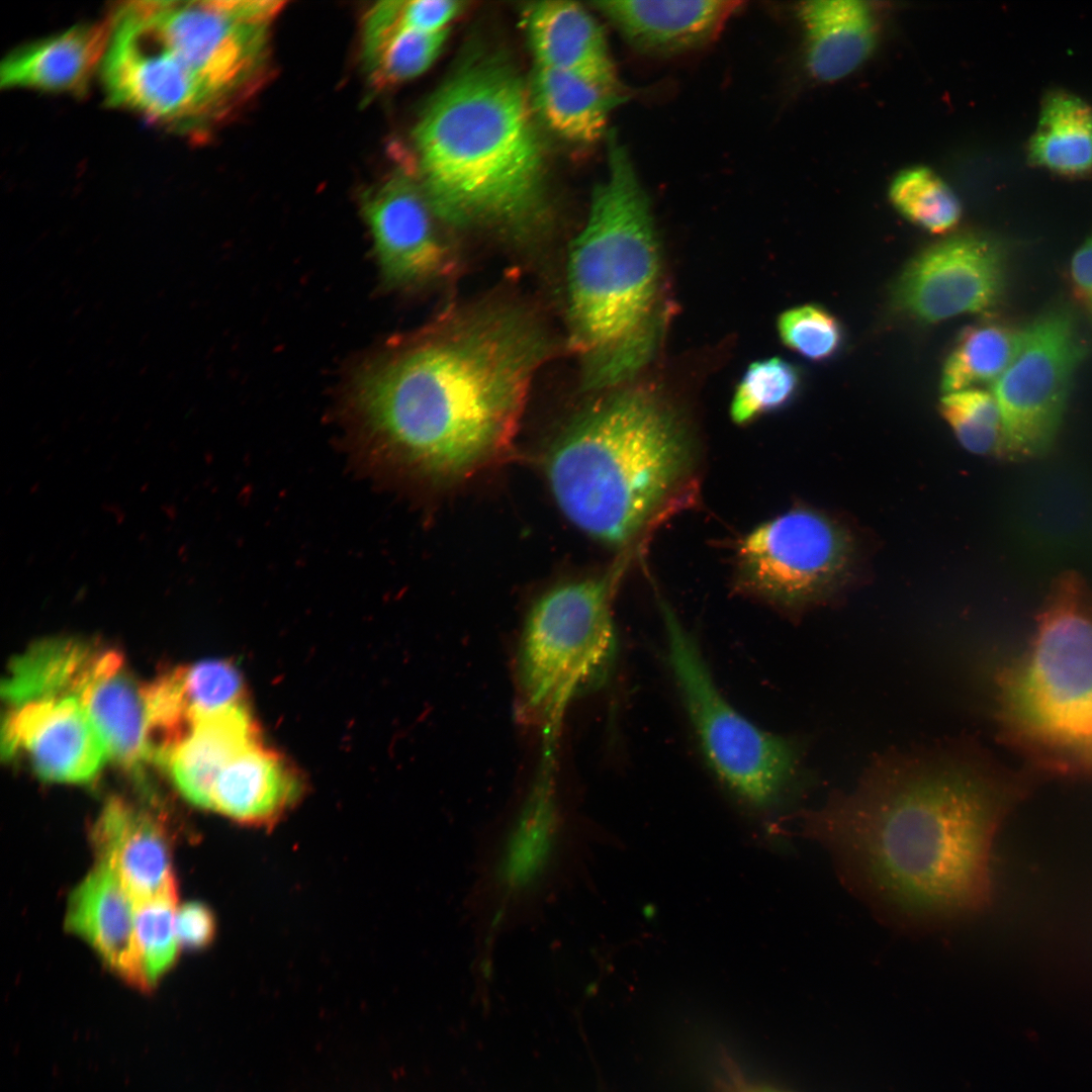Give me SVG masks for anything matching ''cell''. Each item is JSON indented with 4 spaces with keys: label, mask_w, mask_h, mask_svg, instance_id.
<instances>
[{
    "label": "cell",
    "mask_w": 1092,
    "mask_h": 1092,
    "mask_svg": "<svg viewBox=\"0 0 1092 1092\" xmlns=\"http://www.w3.org/2000/svg\"><path fill=\"white\" fill-rule=\"evenodd\" d=\"M1012 782L969 739L889 752L849 793L799 815L848 888L900 929L933 930L978 911L992 833Z\"/></svg>",
    "instance_id": "obj_1"
},
{
    "label": "cell",
    "mask_w": 1092,
    "mask_h": 1092,
    "mask_svg": "<svg viewBox=\"0 0 1092 1092\" xmlns=\"http://www.w3.org/2000/svg\"><path fill=\"white\" fill-rule=\"evenodd\" d=\"M552 351L528 308L477 304L365 372L356 405L385 457L431 478L465 477L509 448Z\"/></svg>",
    "instance_id": "obj_2"
},
{
    "label": "cell",
    "mask_w": 1092,
    "mask_h": 1092,
    "mask_svg": "<svg viewBox=\"0 0 1092 1092\" xmlns=\"http://www.w3.org/2000/svg\"><path fill=\"white\" fill-rule=\"evenodd\" d=\"M529 89L503 57L467 58L413 129L414 170L440 219L526 243L549 218L544 148Z\"/></svg>",
    "instance_id": "obj_3"
},
{
    "label": "cell",
    "mask_w": 1092,
    "mask_h": 1092,
    "mask_svg": "<svg viewBox=\"0 0 1092 1092\" xmlns=\"http://www.w3.org/2000/svg\"><path fill=\"white\" fill-rule=\"evenodd\" d=\"M608 164L566 264L568 341L590 390L635 375L652 355L660 325L661 258L650 202L615 131Z\"/></svg>",
    "instance_id": "obj_4"
},
{
    "label": "cell",
    "mask_w": 1092,
    "mask_h": 1092,
    "mask_svg": "<svg viewBox=\"0 0 1092 1092\" xmlns=\"http://www.w3.org/2000/svg\"><path fill=\"white\" fill-rule=\"evenodd\" d=\"M695 446L655 395L623 390L578 414L549 450L545 471L563 515L610 544L634 538L691 471Z\"/></svg>",
    "instance_id": "obj_5"
},
{
    "label": "cell",
    "mask_w": 1092,
    "mask_h": 1092,
    "mask_svg": "<svg viewBox=\"0 0 1092 1092\" xmlns=\"http://www.w3.org/2000/svg\"><path fill=\"white\" fill-rule=\"evenodd\" d=\"M1003 736L1036 764L1092 775V600L1082 579L1054 583L1025 651L997 679Z\"/></svg>",
    "instance_id": "obj_6"
},
{
    "label": "cell",
    "mask_w": 1092,
    "mask_h": 1092,
    "mask_svg": "<svg viewBox=\"0 0 1092 1092\" xmlns=\"http://www.w3.org/2000/svg\"><path fill=\"white\" fill-rule=\"evenodd\" d=\"M619 841L570 819L545 783L508 818L480 833L465 906L477 975H491L503 936L534 923L557 898L585 881L596 846Z\"/></svg>",
    "instance_id": "obj_7"
},
{
    "label": "cell",
    "mask_w": 1092,
    "mask_h": 1092,
    "mask_svg": "<svg viewBox=\"0 0 1092 1092\" xmlns=\"http://www.w3.org/2000/svg\"><path fill=\"white\" fill-rule=\"evenodd\" d=\"M667 659L699 743L715 775L745 805L765 812L803 783L800 746L766 732L719 692L696 638L660 604Z\"/></svg>",
    "instance_id": "obj_8"
},
{
    "label": "cell",
    "mask_w": 1092,
    "mask_h": 1092,
    "mask_svg": "<svg viewBox=\"0 0 1092 1092\" xmlns=\"http://www.w3.org/2000/svg\"><path fill=\"white\" fill-rule=\"evenodd\" d=\"M623 567L559 583L535 601L517 656L528 708L553 712L607 677L617 649L611 605Z\"/></svg>",
    "instance_id": "obj_9"
},
{
    "label": "cell",
    "mask_w": 1092,
    "mask_h": 1092,
    "mask_svg": "<svg viewBox=\"0 0 1092 1092\" xmlns=\"http://www.w3.org/2000/svg\"><path fill=\"white\" fill-rule=\"evenodd\" d=\"M128 6L147 31L197 80L223 116L266 81L271 31L284 2L139 1Z\"/></svg>",
    "instance_id": "obj_10"
},
{
    "label": "cell",
    "mask_w": 1092,
    "mask_h": 1092,
    "mask_svg": "<svg viewBox=\"0 0 1092 1092\" xmlns=\"http://www.w3.org/2000/svg\"><path fill=\"white\" fill-rule=\"evenodd\" d=\"M852 555L845 529L820 512L796 508L762 523L740 541L738 581L756 597L801 611L838 589Z\"/></svg>",
    "instance_id": "obj_11"
},
{
    "label": "cell",
    "mask_w": 1092,
    "mask_h": 1092,
    "mask_svg": "<svg viewBox=\"0 0 1092 1092\" xmlns=\"http://www.w3.org/2000/svg\"><path fill=\"white\" fill-rule=\"evenodd\" d=\"M1085 350L1067 307H1053L1022 329L1013 360L992 384L1004 454L1033 457L1050 448Z\"/></svg>",
    "instance_id": "obj_12"
},
{
    "label": "cell",
    "mask_w": 1092,
    "mask_h": 1092,
    "mask_svg": "<svg viewBox=\"0 0 1092 1092\" xmlns=\"http://www.w3.org/2000/svg\"><path fill=\"white\" fill-rule=\"evenodd\" d=\"M108 102L178 129L223 116L197 80L143 26L126 4L114 13L100 68Z\"/></svg>",
    "instance_id": "obj_13"
},
{
    "label": "cell",
    "mask_w": 1092,
    "mask_h": 1092,
    "mask_svg": "<svg viewBox=\"0 0 1092 1092\" xmlns=\"http://www.w3.org/2000/svg\"><path fill=\"white\" fill-rule=\"evenodd\" d=\"M1003 250L979 235H960L929 246L912 259L894 284V305L923 323L984 312L1001 298Z\"/></svg>",
    "instance_id": "obj_14"
},
{
    "label": "cell",
    "mask_w": 1092,
    "mask_h": 1092,
    "mask_svg": "<svg viewBox=\"0 0 1092 1092\" xmlns=\"http://www.w3.org/2000/svg\"><path fill=\"white\" fill-rule=\"evenodd\" d=\"M362 211L388 283L420 285L453 271L455 252L438 228L443 221L412 172L398 171L366 192Z\"/></svg>",
    "instance_id": "obj_15"
},
{
    "label": "cell",
    "mask_w": 1092,
    "mask_h": 1092,
    "mask_svg": "<svg viewBox=\"0 0 1092 1092\" xmlns=\"http://www.w3.org/2000/svg\"><path fill=\"white\" fill-rule=\"evenodd\" d=\"M1 752L23 754L42 780L84 783L109 758L103 737L76 697L38 699L8 707Z\"/></svg>",
    "instance_id": "obj_16"
},
{
    "label": "cell",
    "mask_w": 1092,
    "mask_h": 1092,
    "mask_svg": "<svg viewBox=\"0 0 1092 1092\" xmlns=\"http://www.w3.org/2000/svg\"><path fill=\"white\" fill-rule=\"evenodd\" d=\"M639 52L669 56L707 46L742 5L722 0L593 2Z\"/></svg>",
    "instance_id": "obj_17"
},
{
    "label": "cell",
    "mask_w": 1092,
    "mask_h": 1092,
    "mask_svg": "<svg viewBox=\"0 0 1092 1092\" xmlns=\"http://www.w3.org/2000/svg\"><path fill=\"white\" fill-rule=\"evenodd\" d=\"M66 926L86 940L106 966L133 986L147 988L134 931V902L104 861L73 891Z\"/></svg>",
    "instance_id": "obj_18"
},
{
    "label": "cell",
    "mask_w": 1092,
    "mask_h": 1092,
    "mask_svg": "<svg viewBox=\"0 0 1092 1092\" xmlns=\"http://www.w3.org/2000/svg\"><path fill=\"white\" fill-rule=\"evenodd\" d=\"M93 842L133 902L177 892L168 842L147 812L112 798L97 818Z\"/></svg>",
    "instance_id": "obj_19"
},
{
    "label": "cell",
    "mask_w": 1092,
    "mask_h": 1092,
    "mask_svg": "<svg viewBox=\"0 0 1092 1092\" xmlns=\"http://www.w3.org/2000/svg\"><path fill=\"white\" fill-rule=\"evenodd\" d=\"M298 775L261 740L237 754L216 777L209 810L257 828L276 825L299 801Z\"/></svg>",
    "instance_id": "obj_20"
},
{
    "label": "cell",
    "mask_w": 1092,
    "mask_h": 1092,
    "mask_svg": "<svg viewBox=\"0 0 1092 1092\" xmlns=\"http://www.w3.org/2000/svg\"><path fill=\"white\" fill-rule=\"evenodd\" d=\"M110 24H76L11 52L0 68L2 88L82 94L100 71Z\"/></svg>",
    "instance_id": "obj_21"
},
{
    "label": "cell",
    "mask_w": 1092,
    "mask_h": 1092,
    "mask_svg": "<svg viewBox=\"0 0 1092 1092\" xmlns=\"http://www.w3.org/2000/svg\"><path fill=\"white\" fill-rule=\"evenodd\" d=\"M523 23L536 66L620 84L602 27L578 3H530Z\"/></svg>",
    "instance_id": "obj_22"
},
{
    "label": "cell",
    "mask_w": 1092,
    "mask_h": 1092,
    "mask_svg": "<svg viewBox=\"0 0 1092 1092\" xmlns=\"http://www.w3.org/2000/svg\"><path fill=\"white\" fill-rule=\"evenodd\" d=\"M798 14L805 34L806 65L818 81L847 77L875 49L877 25L863 1H806L800 4Z\"/></svg>",
    "instance_id": "obj_23"
},
{
    "label": "cell",
    "mask_w": 1092,
    "mask_h": 1092,
    "mask_svg": "<svg viewBox=\"0 0 1092 1092\" xmlns=\"http://www.w3.org/2000/svg\"><path fill=\"white\" fill-rule=\"evenodd\" d=\"M259 740L258 727L244 703L231 706L197 717L165 768L186 800L208 809L221 769Z\"/></svg>",
    "instance_id": "obj_24"
},
{
    "label": "cell",
    "mask_w": 1092,
    "mask_h": 1092,
    "mask_svg": "<svg viewBox=\"0 0 1092 1092\" xmlns=\"http://www.w3.org/2000/svg\"><path fill=\"white\" fill-rule=\"evenodd\" d=\"M536 116L559 136L579 144L600 139L609 113L623 103L621 84L536 66L529 87Z\"/></svg>",
    "instance_id": "obj_25"
},
{
    "label": "cell",
    "mask_w": 1092,
    "mask_h": 1092,
    "mask_svg": "<svg viewBox=\"0 0 1092 1092\" xmlns=\"http://www.w3.org/2000/svg\"><path fill=\"white\" fill-rule=\"evenodd\" d=\"M80 701L103 737L109 757L125 768L146 760L143 688L123 668L120 653L106 648Z\"/></svg>",
    "instance_id": "obj_26"
},
{
    "label": "cell",
    "mask_w": 1092,
    "mask_h": 1092,
    "mask_svg": "<svg viewBox=\"0 0 1092 1092\" xmlns=\"http://www.w3.org/2000/svg\"><path fill=\"white\" fill-rule=\"evenodd\" d=\"M103 649L74 638L38 641L11 660L1 696L8 707L47 698L79 699Z\"/></svg>",
    "instance_id": "obj_27"
},
{
    "label": "cell",
    "mask_w": 1092,
    "mask_h": 1092,
    "mask_svg": "<svg viewBox=\"0 0 1092 1092\" xmlns=\"http://www.w3.org/2000/svg\"><path fill=\"white\" fill-rule=\"evenodd\" d=\"M448 29L425 32L394 20L393 0L381 1L364 15L362 58L372 85L384 89L408 81L429 69L440 55Z\"/></svg>",
    "instance_id": "obj_28"
},
{
    "label": "cell",
    "mask_w": 1092,
    "mask_h": 1092,
    "mask_svg": "<svg viewBox=\"0 0 1092 1092\" xmlns=\"http://www.w3.org/2000/svg\"><path fill=\"white\" fill-rule=\"evenodd\" d=\"M1027 160L1065 177L1092 173V107L1076 95L1053 90L1042 98Z\"/></svg>",
    "instance_id": "obj_29"
},
{
    "label": "cell",
    "mask_w": 1092,
    "mask_h": 1092,
    "mask_svg": "<svg viewBox=\"0 0 1092 1092\" xmlns=\"http://www.w3.org/2000/svg\"><path fill=\"white\" fill-rule=\"evenodd\" d=\"M1022 330L1003 324L980 323L958 337L942 367L940 387L944 393L993 384L1013 360Z\"/></svg>",
    "instance_id": "obj_30"
},
{
    "label": "cell",
    "mask_w": 1092,
    "mask_h": 1092,
    "mask_svg": "<svg viewBox=\"0 0 1092 1092\" xmlns=\"http://www.w3.org/2000/svg\"><path fill=\"white\" fill-rule=\"evenodd\" d=\"M889 197L902 216L932 234H945L961 219L962 206L956 193L926 167L899 172L890 184Z\"/></svg>",
    "instance_id": "obj_31"
},
{
    "label": "cell",
    "mask_w": 1092,
    "mask_h": 1092,
    "mask_svg": "<svg viewBox=\"0 0 1092 1092\" xmlns=\"http://www.w3.org/2000/svg\"><path fill=\"white\" fill-rule=\"evenodd\" d=\"M801 383L796 366L780 357L754 361L738 382L730 404V417L738 425L785 407Z\"/></svg>",
    "instance_id": "obj_32"
},
{
    "label": "cell",
    "mask_w": 1092,
    "mask_h": 1092,
    "mask_svg": "<svg viewBox=\"0 0 1092 1092\" xmlns=\"http://www.w3.org/2000/svg\"><path fill=\"white\" fill-rule=\"evenodd\" d=\"M939 411L967 451L1004 454L1000 412L991 391L977 387L945 393Z\"/></svg>",
    "instance_id": "obj_33"
},
{
    "label": "cell",
    "mask_w": 1092,
    "mask_h": 1092,
    "mask_svg": "<svg viewBox=\"0 0 1092 1092\" xmlns=\"http://www.w3.org/2000/svg\"><path fill=\"white\" fill-rule=\"evenodd\" d=\"M177 892L134 902V931L148 986L174 964L178 949L175 906Z\"/></svg>",
    "instance_id": "obj_34"
},
{
    "label": "cell",
    "mask_w": 1092,
    "mask_h": 1092,
    "mask_svg": "<svg viewBox=\"0 0 1092 1092\" xmlns=\"http://www.w3.org/2000/svg\"><path fill=\"white\" fill-rule=\"evenodd\" d=\"M777 329L787 348L815 362L835 355L843 339L837 317L825 307L814 303L785 310L778 317Z\"/></svg>",
    "instance_id": "obj_35"
},
{
    "label": "cell",
    "mask_w": 1092,
    "mask_h": 1092,
    "mask_svg": "<svg viewBox=\"0 0 1092 1092\" xmlns=\"http://www.w3.org/2000/svg\"><path fill=\"white\" fill-rule=\"evenodd\" d=\"M180 667L185 698L194 720L243 704L242 676L226 660L208 659Z\"/></svg>",
    "instance_id": "obj_36"
},
{
    "label": "cell",
    "mask_w": 1092,
    "mask_h": 1092,
    "mask_svg": "<svg viewBox=\"0 0 1092 1092\" xmlns=\"http://www.w3.org/2000/svg\"><path fill=\"white\" fill-rule=\"evenodd\" d=\"M467 3L456 0H395L394 20L400 26L439 32L460 15Z\"/></svg>",
    "instance_id": "obj_37"
},
{
    "label": "cell",
    "mask_w": 1092,
    "mask_h": 1092,
    "mask_svg": "<svg viewBox=\"0 0 1092 1092\" xmlns=\"http://www.w3.org/2000/svg\"><path fill=\"white\" fill-rule=\"evenodd\" d=\"M215 931V917L208 906L195 901L184 904L178 910L176 932L181 945L190 949L207 946Z\"/></svg>",
    "instance_id": "obj_38"
},
{
    "label": "cell",
    "mask_w": 1092,
    "mask_h": 1092,
    "mask_svg": "<svg viewBox=\"0 0 1092 1092\" xmlns=\"http://www.w3.org/2000/svg\"><path fill=\"white\" fill-rule=\"evenodd\" d=\"M1070 278L1076 295L1092 310V235L1074 253Z\"/></svg>",
    "instance_id": "obj_39"
},
{
    "label": "cell",
    "mask_w": 1092,
    "mask_h": 1092,
    "mask_svg": "<svg viewBox=\"0 0 1092 1092\" xmlns=\"http://www.w3.org/2000/svg\"><path fill=\"white\" fill-rule=\"evenodd\" d=\"M722 1092H785L772 1086L764 1084L749 1083L740 1080H730L728 1083L722 1084Z\"/></svg>",
    "instance_id": "obj_40"
}]
</instances>
